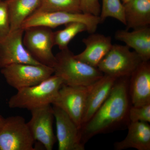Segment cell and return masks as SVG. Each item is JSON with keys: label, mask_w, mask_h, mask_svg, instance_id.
Listing matches in <instances>:
<instances>
[{"label": "cell", "mask_w": 150, "mask_h": 150, "mask_svg": "<svg viewBox=\"0 0 150 150\" xmlns=\"http://www.w3.org/2000/svg\"><path fill=\"white\" fill-rule=\"evenodd\" d=\"M129 77L116 80L110 94L93 116L81 129V138L85 144L98 134L116 129L129 123V112L131 104L129 96Z\"/></svg>", "instance_id": "1"}, {"label": "cell", "mask_w": 150, "mask_h": 150, "mask_svg": "<svg viewBox=\"0 0 150 150\" xmlns=\"http://www.w3.org/2000/svg\"><path fill=\"white\" fill-rule=\"evenodd\" d=\"M55 58L54 74L62 78L64 84L67 85L90 86L104 75L98 68L76 58L69 48L61 50Z\"/></svg>", "instance_id": "2"}, {"label": "cell", "mask_w": 150, "mask_h": 150, "mask_svg": "<svg viewBox=\"0 0 150 150\" xmlns=\"http://www.w3.org/2000/svg\"><path fill=\"white\" fill-rule=\"evenodd\" d=\"M63 84L62 78L54 74L38 84L18 90L8 100L9 107L31 110L52 104Z\"/></svg>", "instance_id": "3"}, {"label": "cell", "mask_w": 150, "mask_h": 150, "mask_svg": "<svg viewBox=\"0 0 150 150\" xmlns=\"http://www.w3.org/2000/svg\"><path fill=\"white\" fill-rule=\"evenodd\" d=\"M142 62L139 56L127 46L112 44L97 68L103 74L116 79L129 77Z\"/></svg>", "instance_id": "4"}, {"label": "cell", "mask_w": 150, "mask_h": 150, "mask_svg": "<svg viewBox=\"0 0 150 150\" xmlns=\"http://www.w3.org/2000/svg\"><path fill=\"white\" fill-rule=\"evenodd\" d=\"M72 22L84 23L87 28V31L90 34L95 33L101 23L99 16L83 13L36 11L23 22L21 28L24 30L32 26H41L51 29Z\"/></svg>", "instance_id": "5"}, {"label": "cell", "mask_w": 150, "mask_h": 150, "mask_svg": "<svg viewBox=\"0 0 150 150\" xmlns=\"http://www.w3.org/2000/svg\"><path fill=\"white\" fill-rule=\"evenodd\" d=\"M23 42L25 48L35 61L53 68L56 58L52 48L54 46V32L44 26H32L24 29Z\"/></svg>", "instance_id": "6"}, {"label": "cell", "mask_w": 150, "mask_h": 150, "mask_svg": "<svg viewBox=\"0 0 150 150\" xmlns=\"http://www.w3.org/2000/svg\"><path fill=\"white\" fill-rule=\"evenodd\" d=\"M7 83L17 90L36 85L54 74V69L42 64L18 63L1 69Z\"/></svg>", "instance_id": "7"}, {"label": "cell", "mask_w": 150, "mask_h": 150, "mask_svg": "<svg viewBox=\"0 0 150 150\" xmlns=\"http://www.w3.org/2000/svg\"><path fill=\"white\" fill-rule=\"evenodd\" d=\"M35 142L24 118L16 115L4 119L0 129V150H34Z\"/></svg>", "instance_id": "8"}, {"label": "cell", "mask_w": 150, "mask_h": 150, "mask_svg": "<svg viewBox=\"0 0 150 150\" xmlns=\"http://www.w3.org/2000/svg\"><path fill=\"white\" fill-rule=\"evenodd\" d=\"M93 85L74 86L63 84L52 104L64 111L80 129L87 98Z\"/></svg>", "instance_id": "9"}, {"label": "cell", "mask_w": 150, "mask_h": 150, "mask_svg": "<svg viewBox=\"0 0 150 150\" xmlns=\"http://www.w3.org/2000/svg\"><path fill=\"white\" fill-rule=\"evenodd\" d=\"M24 30L20 28L0 36V69L18 63L41 64L30 55L23 42Z\"/></svg>", "instance_id": "10"}, {"label": "cell", "mask_w": 150, "mask_h": 150, "mask_svg": "<svg viewBox=\"0 0 150 150\" xmlns=\"http://www.w3.org/2000/svg\"><path fill=\"white\" fill-rule=\"evenodd\" d=\"M30 111L31 119L27 123L33 139L46 150H52L57 140L53 130V106L47 105Z\"/></svg>", "instance_id": "11"}, {"label": "cell", "mask_w": 150, "mask_h": 150, "mask_svg": "<svg viewBox=\"0 0 150 150\" xmlns=\"http://www.w3.org/2000/svg\"><path fill=\"white\" fill-rule=\"evenodd\" d=\"M53 109L56 120L58 150L85 149L81 141V129L61 108L53 105Z\"/></svg>", "instance_id": "12"}, {"label": "cell", "mask_w": 150, "mask_h": 150, "mask_svg": "<svg viewBox=\"0 0 150 150\" xmlns=\"http://www.w3.org/2000/svg\"><path fill=\"white\" fill-rule=\"evenodd\" d=\"M129 91L131 105L150 103V63L143 61L129 78Z\"/></svg>", "instance_id": "13"}, {"label": "cell", "mask_w": 150, "mask_h": 150, "mask_svg": "<svg viewBox=\"0 0 150 150\" xmlns=\"http://www.w3.org/2000/svg\"><path fill=\"white\" fill-rule=\"evenodd\" d=\"M86 48L80 54L75 55L76 58L92 67L98 65L112 46L110 36L99 33H91L82 40Z\"/></svg>", "instance_id": "14"}, {"label": "cell", "mask_w": 150, "mask_h": 150, "mask_svg": "<svg viewBox=\"0 0 150 150\" xmlns=\"http://www.w3.org/2000/svg\"><path fill=\"white\" fill-rule=\"evenodd\" d=\"M117 79L104 75L93 84L87 98L82 126L91 118L105 101Z\"/></svg>", "instance_id": "15"}, {"label": "cell", "mask_w": 150, "mask_h": 150, "mask_svg": "<svg viewBox=\"0 0 150 150\" xmlns=\"http://www.w3.org/2000/svg\"><path fill=\"white\" fill-rule=\"evenodd\" d=\"M128 132L122 141L114 144L116 150L135 149L138 150H150V126L141 121H130L127 125Z\"/></svg>", "instance_id": "16"}, {"label": "cell", "mask_w": 150, "mask_h": 150, "mask_svg": "<svg viewBox=\"0 0 150 150\" xmlns=\"http://www.w3.org/2000/svg\"><path fill=\"white\" fill-rule=\"evenodd\" d=\"M115 38L122 41L129 48L134 49L143 61L150 59V28L149 26L134 29L119 30L115 33Z\"/></svg>", "instance_id": "17"}, {"label": "cell", "mask_w": 150, "mask_h": 150, "mask_svg": "<svg viewBox=\"0 0 150 150\" xmlns=\"http://www.w3.org/2000/svg\"><path fill=\"white\" fill-rule=\"evenodd\" d=\"M124 7L127 30L149 26L150 0H131Z\"/></svg>", "instance_id": "18"}, {"label": "cell", "mask_w": 150, "mask_h": 150, "mask_svg": "<svg viewBox=\"0 0 150 150\" xmlns=\"http://www.w3.org/2000/svg\"><path fill=\"white\" fill-rule=\"evenodd\" d=\"M11 31L21 28L23 22L37 10L41 0H7Z\"/></svg>", "instance_id": "19"}, {"label": "cell", "mask_w": 150, "mask_h": 150, "mask_svg": "<svg viewBox=\"0 0 150 150\" xmlns=\"http://www.w3.org/2000/svg\"><path fill=\"white\" fill-rule=\"evenodd\" d=\"M64 29L54 32V46L60 50L68 48V45L77 34L87 31L86 26L80 22H72L65 25Z\"/></svg>", "instance_id": "20"}, {"label": "cell", "mask_w": 150, "mask_h": 150, "mask_svg": "<svg viewBox=\"0 0 150 150\" xmlns=\"http://www.w3.org/2000/svg\"><path fill=\"white\" fill-rule=\"evenodd\" d=\"M36 11L82 13L80 0H41Z\"/></svg>", "instance_id": "21"}, {"label": "cell", "mask_w": 150, "mask_h": 150, "mask_svg": "<svg viewBox=\"0 0 150 150\" xmlns=\"http://www.w3.org/2000/svg\"><path fill=\"white\" fill-rule=\"evenodd\" d=\"M99 17L101 23L107 18L111 17L126 25L124 5L121 0H102Z\"/></svg>", "instance_id": "22"}, {"label": "cell", "mask_w": 150, "mask_h": 150, "mask_svg": "<svg viewBox=\"0 0 150 150\" xmlns=\"http://www.w3.org/2000/svg\"><path fill=\"white\" fill-rule=\"evenodd\" d=\"M129 121L150 122V103L140 105H131L129 112Z\"/></svg>", "instance_id": "23"}, {"label": "cell", "mask_w": 150, "mask_h": 150, "mask_svg": "<svg viewBox=\"0 0 150 150\" xmlns=\"http://www.w3.org/2000/svg\"><path fill=\"white\" fill-rule=\"evenodd\" d=\"M10 30V21L7 3L6 0H0V36L7 35Z\"/></svg>", "instance_id": "24"}, {"label": "cell", "mask_w": 150, "mask_h": 150, "mask_svg": "<svg viewBox=\"0 0 150 150\" xmlns=\"http://www.w3.org/2000/svg\"><path fill=\"white\" fill-rule=\"evenodd\" d=\"M80 7L82 13L96 16L100 14L99 0H80Z\"/></svg>", "instance_id": "25"}, {"label": "cell", "mask_w": 150, "mask_h": 150, "mask_svg": "<svg viewBox=\"0 0 150 150\" xmlns=\"http://www.w3.org/2000/svg\"><path fill=\"white\" fill-rule=\"evenodd\" d=\"M4 119L0 115V129H1V126H2L3 123H4Z\"/></svg>", "instance_id": "26"}, {"label": "cell", "mask_w": 150, "mask_h": 150, "mask_svg": "<svg viewBox=\"0 0 150 150\" xmlns=\"http://www.w3.org/2000/svg\"><path fill=\"white\" fill-rule=\"evenodd\" d=\"M121 1L123 4L124 5L126 4V3H128L129 1H131V0H121Z\"/></svg>", "instance_id": "27"}, {"label": "cell", "mask_w": 150, "mask_h": 150, "mask_svg": "<svg viewBox=\"0 0 150 150\" xmlns=\"http://www.w3.org/2000/svg\"><path fill=\"white\" fill-rule=\"evenodd\" d=\"M6 1H7V0H6Z\"/></svg>", "instance_id": "28"}]
</instances>
